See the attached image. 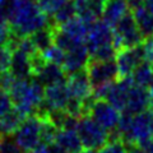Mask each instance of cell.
Instances as JSON below:
<instances>
[{
    "label": "cell",
    "instance_id": "3957f363",
    "mask_svg": "<svg viewBox=\"0 0 153 153\" xmlns=\"http://www.w3.org/2000/svg\"><path fill=\"white\" fill-rule=\"evenodd\" d=\"M76 131L82 140L83 148L100 149L108 142V130L94 121L89 115H83L79 117Z\"/></svg>",
    "mask_w": 153,
    "mask_h": 153
},
{
    "label": "cell",
    "instance_id": "d590c367",
    "mask_svg": "<svg viewBox=\"0 0 153 153\" xmlns=\"http://www.w3.org/2000/svg\"><path fill=\"white\" fill-rule=\"evenodd\" d=\"M49 149H50V153H69V152H66L65 149H63L60 146L55 144V143L49 144Z\"/></svg>",
    "mask_w": 153,
    "mask_h": 153
},
{
    "label": "cell",
    "instance_id": "d4e9b609",
    "mask_svg": "<svg viewBox=\"0 0 153 153\" xmlns=\"http://www.w3.org/2000/svg\"><path fill=\"white\" fill-rule=\"evenodd\" d=\"M76 16L75 5H74V0H69L66 1L59 10H57L54 16H51V23L55 26H63L64 23L70 21L71 18H74Z\"/></svg>",
    "mask_w": 153,
    "mask_h": 153
},
{
    "label": "cell",
    "instance_id": "e575fe53",
    "mask_svg": "<svg viewBox=\"0 0 153 153\" xmlns=\"http://www.w3.org/2000/svg\"><path fill=\"white\" fill-rule=\"evenodd\" d=\"M126 153H144V149L139 144L131 143V144H126Z\"/></svg>",
    "mask_w": 153,
    "mask_h": 153
},
{
    "label": "cell",
    "instance_id": "4fadbf2b",
    "mask_svg": "<svg viewBox=\"0 0 153 153\" xmlns=\"http://www.w3.org/2000/svg\"><path fill=\"white\" fill-rule=\"evenodd\" d=\"M66 87L71 97H75L80 101H84L93 94V87L85 69L69 74L66 78Z\"/></svg>",
    "mask_w": 153,
    "mask_h": 153
},
{
    "label": "cell",
    "instance_id": "7a4b0ae2",
    "mask_svg": "<svg viewBox=\"0 0 153 153\" xmlns=\"http://www.w3.org/2000/svg\"><path fill=\"white\" fill-rule=\"evenodd\" d=\"M13 106L25 115H32L44 102L45 85L36 78L17 79L9 91Z\"/></svg>",
    "mask_w": 153,
    "mask_h": 153
},
{
    "label": "cell",
    "instance_id": "30bf717a",
    "mask_svg": "<svg viewBox=\"0 0 153 153\" xmlns=\"http://www.w3.org/2000/svg\"><path fill=\"white\" fill-rule=\"evenodd\" d=\"M69 98L70 93L68 87H66V82L45 87L44 102L36 110V112H50L54 110H65Z\"/></svg>",
    "mask_w": 153,
    "mask_h": 153
},
{
    "label": "cell",
    "instance_id": "ba28073f",
    "mask_svg": "<svg viewBox=\"0 0 153 153\" xmlns=\"http://www.w3.org/2000/svg\"><path fill=\"white\" fill-rule=\"evenodd\" d=\"M144 60H146L144 44H140L134 47L119 49L116 57H115V61L117 64V70H119V78L130 76L134 69Z\"/></svg>",
    "mask_w": 153,
    "mask_h": 153
},
{
    "label": "cell",
    "instance_id": "484cf974",
    "mask_svg": "<svg viewBox=\"0 0 153 153\" xmlns=\"http://www.w3.org/2000/svg\"><path fill=\"white\" fill-rule=\"evenodd\" d=\"M117 54V49L114 44L110 45H103L97 47L96 50L91 52V60H97V61H108V60H115Z\"/></svg>",
    "mask_w": 153,
    "mask_h": 153
},
{
    "label": "cell",
    "instance_id": "1f68e13d",
    "mask_svg": "<svg viewBox=\"0 0 153 153\" xmlns=\"http://www.w3.org/2000/svg\"><path fill=\"white\" fill-rule=\"evenodd\" d=\"M13 107H14L13 101H12V97H10V94H9V92L0 87V116L7 114L9 110Z\"/></svg>",
    "mask_w": 153,
    "mask_h": 153
},
{
    "label": "cell",
    "instance_id": "d6a6232c",
    "mask_svg": "<svg viewBox=\"0 0 153 153\" xmlns=\"http://www.w3.org/2000/svg\"><path fill=\"white\" fill-rule=\"evenodd\" d=\"M106 1L107 0H87V4H88V7L91 9V12H92V14L97 19L100 17H102Z\"/></svg>",
    "mask_w": 153,
    "mask_h": 153
},
{
    "label": "cell",
    "instance_id": "b9f144b4",
    "mask_svg": "<svg viewBox=\"0 0 153 153\" xmlns=\"http://www.w3.org/2000/svg\"><path fill=\"white\" fill-rule=\"evenodd\" d=\"M0 139H1V134H0Z\"/></svg>",
    "mask_w": 153,
    "mask_h": 153
},
{
    "label": "cell",
    "instance_id": "8d00e7d4",
    "mask_svg": "<svg viewBox=\"0 0 153 153\" xmlns=\"http://www.w3.org/2000/svg\"><path fill=\"white\" fill-rule=\"evenodd\" d=\"M143 149H144V153H153V138L149 139L147 143H144L143 146H140Z\"/></svg>",
    "mask_w": 153,
    "mask_h": 153
},
{
    "label": "cell",
    "instance_id": "836d02e7",
    "mask_svg": "<svg viewBox=\"0 0 153 153\" xmlns=\"http://www.w3.org/2000/svg\"><path fill=\"white\" fill-rule=\"evenodd\" d=\"M27 153H50L49 149V144H45V143H40L37 147H35L33 149L28 151Z\"/></svg>",
    "mask_w": 153,
    "mask_h": 153
},
{
    "label": "cell",
    "instance_id": "9a60e30c",
    "mask_svg": "<svg viewBox=\"0 0 153 153\" xmlns=\"http://www.w3.org/2000/svg\"><path fill=\"white\" fill-rule=\"evenodd\" d=\"M33 78H36L45 87H49V85H54L57 83H65L66 78H68V74L65 73V70L61 65L46 61L37 70V73L35 74Z\"/></svg>",
    "mask_w": 153,
    "mask_h": 153
},
{
    "label": "cell",
    "instance_id": "ffe728a7",
    "mask_svg": "<svg viewBox=\"0 0 153 153\" xmlns=\"http://www.w3.org/2000/svg\"><path fill=\"white\" fill-rule=\"evenodd\" d=\"M26 116L27 115L19 111L18 108H10L7 114L0 116V134L1 135H13L21 126Z\"/></svg>",
    "mask_w": 153,
    "mask_h": 153
},
{
    "label": "cell",
    "instance_id": "ab89813d",
    "mask_svg": "<svg viewBox=\"0 0 153 153\" xmlns=\"http://www.w3.org/2000/svg\"><path fill=\"white\" fill-rule=\"evenodd\" d=\"M76 153H96V152H94V149H88V148H84V149L76 152Z\"/></svg>",
    "mask_w": 153,
    "mask_h": 153
},
{
    "label": "cell",
    "instance_id": "5bb4252c",
    "mask_svg": "<svg viewBox=\"0 0 153 153\" xmlns=\"http://www.w3.org/2000/svg\"><path fill=\"white\" fill-rule=\"evenodd\" d=\"M89 59H91V55H89L88 47L84 42V44H80L78 46H75L74 49L66 51L63 68L65 70V73L69 75L78 70L85 69V66L89 63Z\"/></svg>",
    "mask_w": 153,
    "mask_h": 153
},
{
    "label": "cell",
    "instance_id": "6da1fadb",
    "mask_svg": "<svg viewBox=\"0 0 153 153\" xmlns=\"http://www.w3.org/2000/svg\"><path fill=\"white\" fill-rule=\"evenodd\" d=\"M0 19L9 23L16 37L31 36L51 23L35 0H5L0 4Z\"/></svg>",
    "mask_w": 153,
    "mask_h": 153
},
{
    "label": "cell",
    "instance_id": "7c38bea8",
    "mask_svg": "<svg viewBox=\"0 0 153 153\" xmlns=\"http://www.w3.org/2000/svg\"><path fill=\"white\" fill-rule=\"evenodd\" d=\"M115 45V35H114V28L107 25L103 21H96L89 27L87 38H85V45L88 47L89 54L93 50H96L100 46L103 45Z\"/></svg>",
    "mask_w": 153,
    "mask_h": 153
},
{
    "label": "cell",
    "instance_id": "4dcf8cb0",
    "mask_svg": "<svg viewBox=\"0 0 153 153\" xmlns=\"http://www.w3.org/2000/svg\"><path fill=\"white\" fill-rule=\"evenodd\" d=\"M12 56H13V49L9 45L0 47V73L8 71L10 69Z\"/></svg>",
    "mask_w": 153,
    "mask_h": 153
},
{
    "label": "cell",
    "instance_id": "603a6c76",
    "mask_svg": "<svg viewBox=\"0 0 153 153\" xmlns=\"http://www.w3.org/2000/svg\"><path fill=\"white\" fill-rule=\"evenodd\" d=\"M52 27L54 25L50 23L49 26H46L41 30L33 32L30 36L33 42V45L36 46V49L40 52H44L46 49H49L51 45H54V35H52Z\"/></svg>",
    "mask_w": 153,
    "mask_h": 153
},
{
    "label": "cell",
    "instance_id": "8992f818",
    "mask_svg": "<svg viewBox=\"0 0 153 153\" xmlns=\"http://www.w3.org/2000/svg\"><path fill=\"white\" fill-rule=\"evenodd\" d=\"M19 147L23 152H28L37 147L41 140V119L38 115L32 114L26 116V119L18 128V130L13 134Z\"/></svg>",
    "mask_w": 153,
    "mask_h": 153
},
{
    "label": "cell",
    "instance_id": "83f0119b",
    "mask_svg": "<svg viewBox=\"0 0 153 153\" xmlns=\"http://www.w3.org/2000/svg\"><path fill=\"white\" fill-rule=\"evenodd\" d=\"M23 149L17 143L14 135H1L0 139V153H22Z\"/></svg>",
    "mask_w": 153,
    "mask_h": 153
},
{
    "label": "cell",
    "instance_id": "7bdbcfd3",
    "mask_svg": "<svg viewBox=\"0 0 153 153\" xmlns=\"http://www.w3.org/2000/svg\"><path fill=\"white\" fill-rule=\"evenodd\" d=\"M152 107H153V106H152Z\"/></svg>",
    "mask_w": 153,
    "mask_h": 153
},
{
    "label": "cell",
    "instance_id": "f35d334b",
    "mask_svg": "<svg viewBox=\"0 0 153 153\" xmlns=\"http://www.w3.org/2000/svg\"><path fill=\"white\" fill-rule=\"evenodd\" d=\"M147 91H148V93H149V96H151V100H152V106H153V78H152V80L149 83H148V85H147Z\"/></svg>",
    "mask_w": 153,
    "mask_h": 153
},
{
    "label": "cell",
    "instance_id": "4316f807",
    "mask_svg": "<svg viewBox=\"0 0 153 153\" xmlns=\"http://www.w3.org/2000/svg\"><path fill=\"white\" fill-rule=\"evenodd\" d=\"M42 55L46 59V61H50V63H55L57 65H64L65 61V56H66V51H64L63 49H60L59 46L56 45H51L49 49H46Z\"/></svg>",
    "mask_w": 153,
    "mask_h": 153
},
{
    "label": "cell",
    "instance_id": "8fae6325",
    "mask_svg": "<svg viewBox=\"0 0 153 153\" xmlns=\"http://www.w3.org/2000/svg\"><path fill=\"white\" fill-rule=\"evenodd\" d=\"M134 85V82L130 76H124V78H119L108 85V88L105 93L103 98L106 100L108 103H111L115 108L119 111H124L128 103V97L130 88Z\"/></svg>",
    "mask_w": 153,
    "mask_h": 153
},
{
    "label": "cell",
    "instance_id": "277c9868",
    "mask_svg": "<svg viewBox=\"0 0 153 153\" xmlns=\"http://www.w3.org/2000/svg\"><path fill=\"white\" fill-rule=\"evenodd\" d=\"M112 28L115 35V46L117 50L123 47L138 46L144 41V37L138 28L133 12H128Z\"/></svg>",
    "mask_w": 153,
    "mask_h": 153
},
{
    "label": "cell",
    "instance_id": "f546056e",
    "mask_svg": "<svg viewBox=\"0 0 153 153\" xmlns=\"http://www.w3.org/2000/svg\"><path fill=\"white\" fill-rule=\"evenodd\" d=\"M97 153H126V144L123 139L110 140L97 149Z\"/></svg>",
    "mask_w": 153,
    "mask_h": 153
},
{
    "label": "cell",
    "instance_id": "ac0fdd59",
    "mask_svg": "<svg viewBox=\"0 0 153 153\" xmlns=\"http://www.w3.org/2000/svg\"><path fill=\"white\" fill-rule=\"evenodd\" d=\"M55 144L60 146L63 149L69 153H76L83 149L79 134L73 129H59L55 138Z\"/></svg>",
    "mask_w": 153,
    "mask_h": 153
},
{
    "label": "cell",
    "instance_id": "2e32d148",
    "mask_svg": "<svg viewBox=\"0 0 153 153\" xmlns=\"http://www.w3.org/2000/svg\"><path fill=\"white\" fill-rule=\"evenodd\" d=\"M149 107H152V100L147 88L134 84L130 88V92H129L128 103L124 111H126L131 115H135Z\"/></svg>",
    "mask_w": 153,
    "mask_h": 153
},
{
    "label": "cell",
    "instance_id": "e0dca14e",
    "mask_svg": "<svg viewBox=\"0 0 153 153\" xmlns=\"http://www.w3.org/2000/svg\"><path fill=\"white\" fill-rule=\"evenodd\" d=\"M10 73L17 79H30L33 78V69L31 63V56L19 49L13 50Z\"/></svg>",
    "mask_w": 153,
    "mask_h": 153
},
{
    "label": "cell",
    "instance_id": "f1b7e54d",
    "mask_svg": "<svg viewBox=\"0 0 153 153\" xmlns=\"http://www.w3.org/2000/svg\"><path fill=\"white\" fill-rule=\"evenodd\" d=\"M66 1H69V0H37L41 10L49 17L54 16Z\"/></svg>",
    "mask_w": 153,
    "mask_h": 153
},
{
    "label": "cell",
    "instance_id": "44dd1931",
    "mask_svg": "<svg viewBox=\"0 0 153 153\" xmlns=\"http://www.w3.org/2000/svg\"><path fill=\"white\" fill-rule=\"evenodd\" d=\"M91 25H92V23L85 22L84 19L75 16L74 18H71L70 21L64 23V25L60 27L63 28L65 32H68L71 37H74L75 40H78L80 42H85V38H87Z\"/></svg>",
    "mask_w": 153,
    "mask_h": 153
},
{
    "label": "cell",
    "instance_id": "d6986e66",
    "mask_svg": "<svg viewBox=\"0 0 153 153\" xmlns=\"http://www.w3.org/2000/svg\"><path fill=\"white\" fill-rule=\"evenodd\" d=\"M128 0H107L102 13V19L107 25L114 27L128 13Z\"/></svg>",
    "mask_w": 153,
    "mask_h": 153
},
{
    "label": "cell",
    "instance_id": "cb8c5ba5",
    "mask_svg": "<svg viewBox=\"0 0 153 153\" xmlns=\"http://www.w3.org/2000/svg\"><path fill=\"white\" fill-rule=\"evenodd\" d=\"M153 78V65L148 60H144L137 66L131 73V79L135 85L147 87Z\"/></svg>",
    "mask_w": 153,
    "mask_h": 153
},
{
    "label": "cell",
    "instance_id": "60d3db41",
    "mask_svg": "<svg viewBox=\"0 0 153 153\" xmlns=\"http://www.w3.org/2000/svg\"><path fill=\"white\" fill-rule=\"evenodd\" d=\"M3 1H5V0H0V4H1V3H3Z\"/></svg>",
    "mask_w": 153,
    "mask_h": 153
},
{
    "label": "cell",
    "instance_id": "52a82bcc",
    "mask_svg": "<svg viewBox=\"0 0 153 153\" xmlns=\"http://www.w3.org/2000/svg\"><path fill=\"white\" fill-rule=\"evenodd\" d=\"M85 70H87V73L89 75L93 89L111 84L112 82L119 79L117 64L115 60L97 61V60L89 59V63L85 66Z\"/></svg>",
    "mask_w": 153,
    "mask_h": 153
},
{
    "label": "cell",
    "instance_id": "9c48e42d",
    "mask_svg": "<svg viewBox=\"0 0 153 153\" xmlns=\"http://www.w3.org/2000/svg\"><path fill=\"white\" fill-rule=\"evenodd\" d=\"M87 115H89L94 121H97L106 130L111 131L117 128L121 114L105 98H96L91 105Z\"/></svg>",
    "mask_w": 153,
    "mask_h": 153
},
{
    "label": "cell",
    "instance_id": "7402d4cb",
    "mask_svg": "<svg viewBox=\"0 0 153 153\" xmlns=\"http://www.w3.org/2000/svg\"><path fill=\"white\" fill-rule=\"evenodd\" d=\"M131 12L134 14L138 28H139L140 33L143 35V37H144V40L146 38L153 37V14L148 12L144 5L134 9Z\"/></svg>",
    "mask_w": 153,
    "mask_h": 153
},
{
    "label": "cell",
    "instance_id": "5b68a950",
    "mask_svg": "<svg viewBox=\"0 0 153 153\" xmlns=\"http://www.w3.org/2000/svg\"><path fill=\"white\" fill-rule=\"evenodd\" d=\"M153 138V107H149L139 114L133 116L131 128L123 140L125 144H135L143 146L149 139Z\"/></svg>",
    "mask_w": 153,
    "mask_h": 153
},
{
    "label": "cell",
    "instance_id": "74e56055",
    "mask_svg": "<svg viewBox=\"0 0 153 153\" xmlns=\"http://www.w3.org/2000/svg\"><path fill=\"white\" fill-rule=\"evenodd\" d=\"M144 7L151 14H153V0H144Z\"/></svg>",
    "mask_w": 153,
    "mask_h": 153
}]
</instances>
